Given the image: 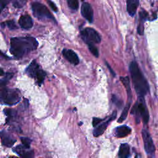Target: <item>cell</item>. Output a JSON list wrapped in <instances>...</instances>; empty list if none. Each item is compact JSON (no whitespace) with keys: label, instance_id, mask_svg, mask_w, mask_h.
Masks as SVG:
<instances>
[{"label":"cell","instance_id":"cell-1","mask_svg":"<svg viewBox=\"0 0 158 158\" xmlns=\"http://www.w3.org/2000/svg\"><path fill=\"white\" fill-rule=\"evenodd\" d=\"M10 52L17 58L35 50L38 45L36 40L32 36L14 37L10 39Z\"/></svg>","mask_w":158,"mask_h":158},{"label":"cell","instance_id":"cell-2","mask_svg":"<svg viewBox=\"0 0 158 158\" xmlns=\"http://www.w3.org/2000/svg\"><path fill=\"white\" fill-rule=\"evenodd\" d=\"M135 89L139 97H143L149 92V87L146 79L141 72L137 63L133 61L129 67Z\"/></svg>","mask_w":158,"mask_h":158},{"label":"cell","instance_id":"cell-3","mask_svg":"<svg viewBox=\"0 0 158 158\" xmlns=\"http://www.w3.org/2000/svg\"><path fill=\"white\" fill-rule=\"evenodd\" d=\"M131 114L135 115L137 123L139 122L140 118H142L144 124L148 122L149 115L143 97L138 98V101L131 110Z\"/></svg>","mask_w":158,"mask_h":158},{"label":"cell","instance_id":"cell-4","mask_svg":"<svg viewBox=\"0 0 158 158\" xmlns=\"http://www.w3.org/2000/svg\"><path fill=\"white\" fill-rule=\"evenodd\" d=\"M21 98L20 92L15 88H4L1 91L2 102L9 106H13L18 103Z\"/></svg>","mask_w":158,"mask_h":158},{"label":"cell","instance_id":"cell-5","mask_svg":"<svg viewBox=\"0 0 158 158\" xmlns=\"http://www.w3.org/2000/svg\"><path fill=\"white\" fill-rule=\"evenodd\" d=\"M31 10L33 15L39 19H50L56 22L55 19L47 7L40 2H33L31 4Z\"/></svg>","mask_w":158,"mask_h":158},{"label":"cell","instance_id":"cell-6","mask_svg":"<svg viewBox=\"0 0 158 158\" xmlns=\"http://www.w3.org/2000/svg\"><path fill=\"white\" fill-rule=\"evenodd\" d=\"M81 36L87 44H94L100 43L101 36L99 33L92 28H86L81 31Z\"/></svg>","mask_w":158,"mask_h":158},{"label":"cell","instance_id":"cell-7","mask_svg":"<svg viewBox=\"0 0 158 158\" xmlns=\"http://www.w3.org/2000/svg\"><path fill=\"white\" fill-rule=\"evenodd\" d=\"M142 137L144 143V150L146 152V154L148 158H154L155 156V146L154 144L152 139L148 132L146 129L142 130Z\"/></svg>","mask_w":158,"mask_h":158},{"label":"cell","instance_id":"cell-8","mask_svg":"<svg viewBox=\"0 0 158 158\" xmlns=\"http://www.w3.org/2000/svg\"><path fill=\"white\" fill-rule=\"evenodd\" d=\"M117 116V112L115 110L112 112V115L108 118V119L106 121H104L102 123L99 125L94 130H93V136L95 137H98L100 135H101L106 130L107 126L109 125V123L112 122L113 120H114L116 118Z\"/></svg>","mask_w":158,"mask_h":158},{"label":"cell","instance_id":"cell-9","mask_svg":"<svg viewBox=\"0 0 158 158\" xmlns=\"http://www.w3.org/2000/svg\"><path fill=\"white\" fill-rule=\"evenodd\" d=\"M81 13L82 16L89 23L93 21V10L91 6L88 2H83L81 7Z\"/></svg>","mask_w":158,"mask_h":158},{"label":"cell","instance_id":"cell-10","mask_svg":"<svg viewBox=\"0 0 158 158\" xmlns=\"http://www.w3.org/2000/svg\"><path fill=\"white\" fill-rule=\"evenodd\" d=\"M62 54L64 57L72 64H73L75 65L78 64V57L73 50L69 49H64L62 50Z\"/></svg>","mask_w":158,"mask_h":158},{"label":"cell","instance_id":"cell-11","mask_svg":"<svg viewBox=\"0 0 158 158\" xmlns=\"http://www.w3.org/2000/svg\"><path fill=\"white\" fill-rule=\"evenodd\" d=\"M1 138L2 145L8 148L12 147L16 141V139L10 134L5 131L1 132Z\"/></svg>","mask_w":158,"mask_h":158},{"label":"cell","instance_id":"cell-12","mask_svg":"<svg viewBox=\"0 0 158 158\" xmlns=\"http://www.w3.org/2000/svg\"><path fill=\"white\" fill-rule=\"evenodd\" d=\"M19 23L20 27L25 30L30 29L33 25L31 17L27 14L23 15L20 17L19 20Z\"/></svg>","mask_w":158,"mask_h":158},{"label":"cell","instance_id":"cell-13","mask_svg":"<svg viewBox=\"0 0 158 158\" xmlns=\"http://www.w3.org/2000/svg\"><path fill=\"white\" fill-rule=\"evenodd\" d=\"M131 131V128L127 125H121L116 127L114 131V135L117 138H123L128 136Z\"/></svg>","mask_w":158,"mask_h":158},{"label":"cell","instance_id":"cell-14","mask_svg":"<svg viewBox=\"0 0 158 158\" xmlns=\"http://www.w3.org/2000/svg\"><path fill=\"white\" fill-rule=\"evenodd\" d=\"M139 6V0H127V10L130 16H134Z\"/></svg>","mask_w":158,"mask_h":158},{"label":"cell","instance_id":"cell-15","mask_svg":"<svg viewBox=\"0 0 158 158\" xmlns=\"http://www.w3.org/2000/svg\"><path fill=\"white\" fill-rule=\"evenodd\" d=\"M40 65L36 63V60H33L31 63L25 70V73L30 77L35 78L36 73L40 69Z\"/></svg>","mask_w":158,"mask_h":158},{"label":"cell","instance_id":"cell-16","mask_svg":"<svg viewBox=\"0 0 158 158\" xmlns=\"http://www.w3.org/2000/svg\"><path fill=\"white\" fill-rule=\"evenodd\" d=\"M118 158H128L130 156V146L127 143H122L118 151Z\"/></svg>","mask_w":158,"mask_h":158},{"label":"cell","instance_id":"cell-17","mask_svg":"<svg viewBox=\"0 0 158 158\" xmlns=\"http://www.w3.org/2000/svg\"><path fill=\"white\" fill-rule=\"evenodd\" d=\"M46 76V73L44 70H43L41 69H40L36 73L34 78L36 79L38 84L39 85H41L43 83V81L44 80Z\"/></svg>","mask_w":158,"mask_h":158},{"label":"cell","instance_id":"cell-18","mask_svg":"<svg viewBox=\"0 0 158 158\" xmlns=\"http://www.w3.org/2000/svg\"><path fill=\"white\" fill-rule=\"evenodd\" d=\"M120 80L122 82V83L123 84V85L125 86L128 95V96L130 98L131 97V89H130V80L129 78L128 77H120Z\"/></svg>","mask_w":158,"mask_h":158},{"label":"cell","instance_id":"cell-19","mask_svg":"<svg viewBox=\"0 0 158 158\" xmlns=\"http://www.w3.org/2000/svg\"><path fill=\"white\" fill-rule=\"evenodd\" d=\"M130 103H128L125 107L123 108V110L120 116V117L118 118L117 122L118 123H122V122H123L127 117V115H128V110H129V109H130Z\"/></svg>","mask_w":158,"mask_h":158},{"label":"cell","instance_id":"cell-20","mask_svg":"<svg viewBox=\"0 0 158 158\" xmlns=\"http://www.w3.org/2000/svg\"><path fill=\"white\" fill-rule=\"evenodd\" d=\"M69 7L72 10H77L79 7L78 0H67Z\"/></svg>","mask_w":158,"mask_h":158},{"label":"cell","instance_id":"cell-21","mask_svg":"<svg viewBox=\"0 0 158 158\" xmlns=\"http://www.w3.org/2000/svg\"><path fill=\"white\" fill-rule=\"evenodd\" d=\"M20 140H21L23 145H24L25 147H27V148L30 149L31 140L29 138H27V137H20Z\"/></svg>","mask_w":158,"mask_h":158},{"label":"cell","instance_id":"cell-22","mask_svg":"<svg viewBox=\"0 0 158 158\" xmlns=\"http://www.w3.org/2000/svg\"><path fill=\"white\" fill-rule=\"evenodd\" d=\"M88 49L91 51V52L96 57H98L99 56V52L98 49L95 47L94 44H88Z\"/></svg>","mask_w":158,"mask_h":158},{"label":"cell","instance_id":"cell-23","mask_svg":"<svg viewBox=\"0 0 158 158\" xmlns=\"http://www.w3.org/2000/svg\"><path fill=\"white\" fill-rule=\"evenodd\" d=\"M2 23L4 24V25H7L10 30H15L17 28V27L14 20H8Z\"/></svg>","mask_w":158,"mask_h":158},{"label":"cell","instance_id":"cell-24","mask_svg":"<svg viewBox=\"0 0 158 158\" xmlns=\"http://www.w3.org/2000/svg\"><path fill=\"white\" fill-rule=\"evenodd\" d=\"M13 76V73H6V77H4V78L3 80H1V85H5L7 81L10 79Z\"/></svg>","mask_w":158,"mask_h":158},{"label":"cell","instance_id":"cell-25","mask_svg":"<svg viewBox=\"0 0 158 158\" xmlns=\"http://www.w3.org/2000/svg\"><path fill=\"white\" fill-rule=\"evenodd\" d=\"M48 4L49 5V6L51 7V9L56 12H57L58 11V9L56 6V5L54 4V2H53L52 1H51V0H47Z\"/></svg>","mask_w":158,"mask_h":158},{"label":"cell","instance_id":"cell-26","mask_svg":"<svg viewBox=\"0 0 158 158\" xmlns=\"http://www.w3.org/2000/svg\"><path fill=\"white\" fill-rule=\"evenodd\" d=\"M102 121H103L102 118H96L94 117L93 119V127H96L99 123H100Z\"/></svg>","mask_w":158,"mask_h":158},{"label":"cell","instance_id":"cell-27","mask_svg":"<svg viewBox=\"0 0 158 158\" xmlns=\"http://www.w3.org/2000/svg\"><path fill=\"white\" fill-rule=\"evenodd\" d=\"M10 0H1V10L6 7V6L9 3Z\"/></svg>","mask_w":158,"mask_h":158},{"label":"cell","instance_id":"cell-28","mask_svg":"<svg viewBox=\"0 0 158 158\" xmlns=\"http://www.w3.org/2000/svg\"><path fill=\"white\" fill-rule=\"evenodd\" d=\"M106 65H107V66L108 69H109V70H110V73L112 74V75H113V76H115V72L113 71V70H112V69L110 68V66L109 65V64H108L107 63H106Z\"/></svg>","mask_w":158,"mask_h":158},{"label":"cell","instance_id":"cell-29","mask_svg":"<svg viewBox=\"0 0 158 158\" xmlns=\"http://www.w3.org/2000/svg\"><path fill=\"white\" fill-rule=\"evenodd\" d=\"M9 158H19V157H9ZM22 158H25V157H22Z\"/></svg>","mask_w":158,"mask_h":158},{"label":"cell","instance_id":"cell-30","mask_svg":"<svg viewBox=\"0 0 158 158\" xmlns=\"http://www.w3.org/2000/svg\"><path fill=\"white\" fill-rule=\"evenodd\" d=\"M81 1H83V0H81Z\"/></svg>","mask_w":158,"mask_h":158}]
</instances>
